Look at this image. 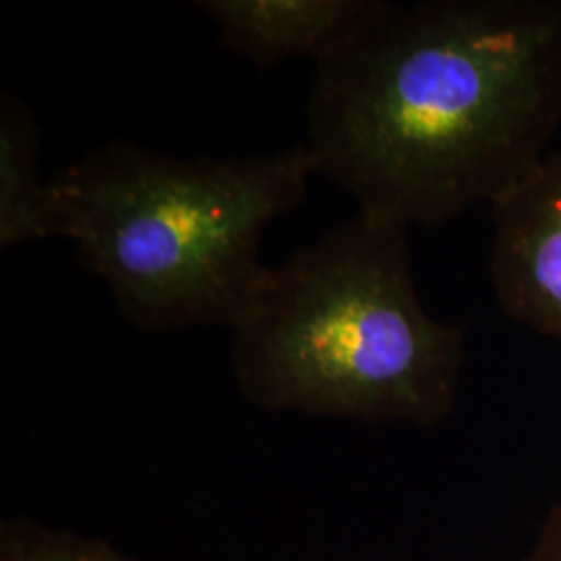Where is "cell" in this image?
<instances>
[{"label": "cell", "instance_id": "8", "mask_svg": "<svg viewBox=\"0 0 561 561\" xmlns=\"http://www.w3.org/2000/svg\"><path fill=\"white\" fill-rule=\"evenodd\" d=\"M520 561H561V502L549 507L537 539Z\"/></svg>", "mask_w": 561, "mask_h": 561}, {"label": "cell", "instance_id": "1", "mask_svg": "<svg viewBox=\"0 0 561 561\" xmlns=\"http://www.w3.org/2000/svg\"><path fill=\"white\" fill-rule=\"evenodd\" d=\"M306 119L360 215L410 229L491 206L560 131L561 0H382L317 65Z\"/></svg>", "mask_w": 561, "mask_h": 561}, {"label": "cell", "instance_id": "2", "mask_svg": "<svg viewBox=\"0 0 561 561\" xmlns=\"http://www.w3.org/2000/svg\"><path fill=\"white\" fill-rule=\"evenodd\" d=\"M463 360L466 329L419 298L408 227L360 213L268 271L231 350L259 410L422 428L456 412Z\"/></svg>", "mask_w": 561, "mask_h": 561}, {"label": "cell", "instance_id": "4", "mask_svg": "<svg viewBox=\"0 0 561 561\" xmlns=\"http://www.w3.org/2000/svg\"><path fill=\"white\" fill-rule=\"evenodd\" d=\"M489 208L495 300L507 319L561 345V150Z\"/></svg>", "mask_w": 561, "mask_h": 561}, {"label": "cell", "instance_id": "7", "mask_svg": "<svg viewBox=\"0 0 561 561\" xmlns=\"http://www.w3.org/2000/svg\"><path fill=\"white\" fill-rule=\"evenodd\" d=\"M0 561H140L111 542L18 516L0 524Z\"/></svg>", "mask_w": 561, "mask_h": 561}, {"label": "cell", "instance_id": "3", "mask_svg": "<svg viewBox=\"0 0 561 561\" xmlns=\"http://www.w3.org/2000/svg\"><path fill=\"white\" fill-rule=\"evenodd\" d=\"M312 175L306 144L215 159L113 140L50 181L60 238L106 283L125 321L233 331L271 271L261 259L266 227L300 206Z\"/></svg>", "mask_w": 561, "mask_h": 561}, {"label": "cell", "instance_id": "5", "mask_svg": "<svg viewBox=\"0 0 561 561\" xmlns=\"http://www.w3.org/2000/svg\"><path fill=\"white\" fill-rule=\"evenodd\" d=\"M222 46L259 67L337 57L379 13L382 0H194Z\"/></svg>", "mask_w": 561, "mask_h": 561}, {"label": "cell", "instance_id": "6", "mask_svg": "<svg viewBox=\"0 0 561 561\" xmlns=\"http://www.w3.org/2000/svg\"><path fill=\"white\" fill-rule=\"evenodd\" d=\"M41 125L15 88L0 94V248L60 238L53 181L38 167Z\"/></svg>", "mask_w": 561, "mask_h": 561}]
</instances>
